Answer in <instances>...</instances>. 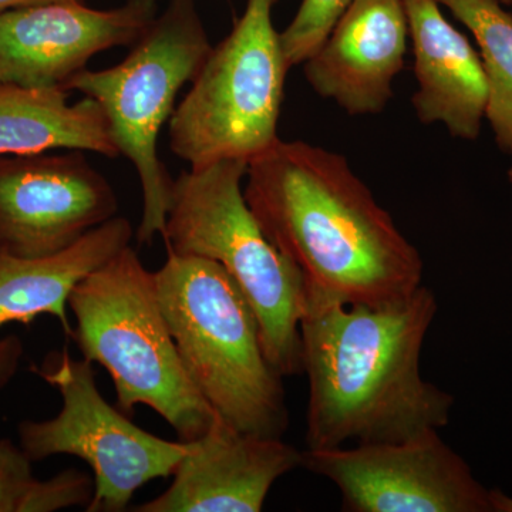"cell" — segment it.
<instances>
[{
    "instance_id": "cell-1",
    "label": "cell",
    "mask_w": 512,
    "mask_h": 512,
    "mask_svg": "<svg viewBox=\"0 0 512 512\" xmlns=\"http://www.w3.org/2000/svg\"><path fill=\"white\" fill-rule=\"evenodd\" d=\"M437 309L424 285L380 305L346 303L306 285L299 323L306 450L402 441L450 423L454 397L420 369Z\"/></svg>"
},
{
    "instance_id": "cell-2",
    "label": "cell",
    "mask_w": 512,
    "mask_h": 512,
    "mask_svg": "<svg viewBox=\"0 0 512 512\" xmlns=\"http://www.w3.org/2000/svg\"><path fill=\"white\" fill-rule=\"evenodd\" d=\"M244 195L306 285L366 305L423 285L420 252L340 154L279 138L249 161Z\"/></svg>"
},
{
    "instance_id": "cell-3",
    "label": "cell",
    "mask_w": 512,
    "mask_h": 512,
    "mask_svg": "<svg viewBox=\"0 0 512 512\" xmlns=\"http://www.w3.org/2000/svg\"><path fill=\"white\" fill-rule=\"evenodd\" d=\"M154 279L185 372L205 402L238 430L284 436V377L266 359L258 318L237 282L211 259L171 252Z\"/></svg>"
},
{
    "instance_id": "cell-4",
    "label": "cell",
    "mask_w": 512,
    "mask_h": 512,
    "mask_svg": "<svg viewBox=\"0 0 512 512\" xmlns=\"http://www.w3.org/2000/svg\"><path fill=\"white\" fill-rule=\"evenodd\" d=\"M69 309L83 359L107 370L121 412L150 407L183 441L210 429L215 412L185 372L154 272L131 245L74 286Z\"/></svg>"
},
{
    "instance_id": "cell-5",
    "label": "cell",
    "mask_w": 512,
    "mask_h": 512,
    "mask_svg": "<svg viewBox=\"0 0 512 512\" xmlns=\"http://www.w3.org/2000/svg\"><path fill=\"white\" fill-rule=\"evenodd\" d=\"M248 163L222 160L175 178L165 222L171 254L220 264L255 311L262 348L282 377L302 373V272L266 237L245 200Z\"/></svg>"
},
{
    "instance_id": "cell-6",
    "label": "cell",
    "mask_w": 512,
    "mask_h": 512,
    "mask_svg": "<svg viewBox=\"0 0 512 512\" xmlns=\"http://www.w3.org/2000/svg\"><path fill=\"white\" fill-rule=\"evenodd\" d=\"M212 46L197 0H168L130 53L116 66L83 70L66 86L99 104L120 156L136 168L143 191L140 247L164 237L173 178L158 156L161 128L178 93L194 82Z\"/></svg>"
},
{
    "instance_id": "cell-7",
    "label": "cell",
    "mask_w": 512,
    "mask_h": 512,
    "mask_svg": "<svg viewBox=\"0 0 512 512\" xmlns=\"http://www.w3.org/2000/svg\"><path fill=\"white\" fill-rule=\"evenodd\" d=\"M278 0H248L231 33L202 64L170 119V146L190 168L254 160L278 137L286 60L272 22Z\"/></svg>"
},
{
    "instance_id": "cell-8",
    "label": "cell",
    "mask_w": 512,
    "mask_h": 512,
    "mask_svg": "<svg viewBox=\"0 0 512 512\" xmlns=\"http://www.w3.org/2000/svg\"><path fill=\"white\" fill-rule=\"evenodd\" d=\"M37 375L62 396L53 419L19 424V446L33 461L79 457L92 468L94 495L87 512H123L131 498L156 478L173 477L190 441H170L141 429L97 389L92 362L69 350L53 353Z\"/></svg>"
},
{
    "instance_id": "cell-9",
    "label": "cell",
    "mask_w": 512,
    "mask_h": 512,
    "mask_svg": "<svg viewBox=\"0 0 512 512\" xmlns=\"http://www.w3.org/2000/svg\"><path fill=\"white\" fill-rule=\"evenodd\" d=\"M302 467L335 484L348 512H493L491 490L429 430L412 439L303 450Z\"/></svg>"
},
{
    "instance_id": "cell-10",
    "label": "cell",
    "mask_w": 512,
    "mask_h": 512,
    "mask_svg": "<svg viewBox=\"0 0 512 512\" xmlns=\"http://www.w3.org/2000/svg\"><path fill=\"white\" fill-rule=\"evenodd\" d=\"M119 201L83 151L0 157V251L40 258L117 217Z\"/></svg>"
},
{
    "instance_id": "cell-11",
    "label": "cell",
    "mask_w": 512,
    "mask_h": 512,
    "mask_svg": "<svg viewBox=\"0 0 512 512\" xmlns=\"http://www.w3.org/2000/svg\"><path fill=\"white\" fill-rule=\"evenodd\" d=\"M157 15L158 0H126L107 10L66 0L3 13L0 84L66 90L94 56L133 46Z\"/></svg>"
},
{
    "instance_id": "cell-12",
    "label": "cell",
    "mask_w": 512,
    "mask_h": 512,
    "mask_svg": "<svg viewBox=\"0 0 512 512\" xmlns=\"http://www.w3.org/2000/svg\"><path fill=\"white\" fill-rule=\"evenodd\" d=\"M303 451L282 437L245 433L215 414L190 448L173 483L136 512H259L279 478L302 467Z\"/></svg>"
},
{
    "instance_id": "cell-13",
    "label": "cell",
    "mask_w": 512,
    "mask_h": 512,
    "mask_svg": "<svg viewBox=\"0 0 512 512\" xmlns=\"http://www.w3.org/2000/svg\"><path fill=\"white\" fill-rule=\"evenodd\" d=\"M409 39L404 0H353L303 72L316 94L350 116L386 109Z\"/></svg>"
},
{
    "instance_id": "cell-14",
    "label": "cell",
    "mask_w": 512,
    "mask_h": 512,
    "mask_svg": "<svg viewBox=\"0 0 512 512\" xmlns=\"http://www.w3.org/2000/svg\"><path fill=\"white\" fill-rule=\"evenodd\" d=\"M133 237L130 221L114 217L57 254L20 258L0 251V329L13 322L28 325L37 316L50 315L59 320L67 338L73 339L67 308L74 286L128 247ZM22 352V342L15 336L0 339V389L15 375Z\"/></svg>"
},
{
    "instance_id": "cell-15",
    "label": "cell",
    "mask_w": 512,
    "mask_h": 512,
    "mask_svg": "<svg viewBox=\"0 0 512 512\" xmlns=\"http://www.w3.org/2000/svg\"><path fill=\"white\" fill-rule=\"evenodd\" d=\"M404 6L413 45L417 119L444 124L461 140H477L490 94L480 55L444 18L437 0H404Z\"/></svg>"
},
{
    "instance_id": "cell-16",
    "label": "cell",
    "mask_w": 512,
    "mask_h": 512,
    "mask_svg": "<svg viewBox=\"0 0 512 512\" xmlns=\"http://www.w3.org/2000/svg\"><path fill=\"white\" fill-rule=\"evenodd\" d=\"M53 87L0 84V157L83 151L120 156L99 104L90 97L70 103Z\"/></svg>"
},
{
    "instance_id": "cell-17",
    "label": "cell",
    "mask_w": 512,
    "mask_h": 512,
    "mask_svg": "<svg viewBox=\"0 0 512 512\" xmlns=\"http://www.w3.org/2000/svg\"><path fill=\"white\" fill-rule=\"evenodd\" d=\"M476 39L488 82L485 119L504 153H512V15L501 0H437Z\"/></svg>"
},
{
    "instance_id": "cell-18",
    "label": "cell",
    "mask_w": 512,
    "mask_h": 512,
    "mask_svg": "<svg viewBox=\"0 0 512 512\" xmlns=\"http://www.w3.org/2000/svg\"><path fill=\"white\" fill-rule=\"evenodd\" d=\"M353 0H302L295 18L281 33L289 67L303 64L325 42Z\"/></svg>"
},
{
    "instance_id": "cell-19",
    "label": "cell",
    "mask_w": 512,
    "mask_h": 512,
    "mask_svg": "<svg viewBox=\"0 0 512 512\" xmlns=\"http://www.w3.org/2000/svg\"><path fill=\"white\" fill-rule=\"evenodd\" d=\"M94 480L76 468L64 470L49 480H35L23 500L20 512H53L73 507H89Z\"/></svg>"
},
{
    "instance_id": "cell-20",
    "label": "cell",
    "mask_w": 512,
    "mask_h": 512,
    "mask_svg": "<svg viewBox=\"0 0 512 512\" xmlns=\"http://www.w3.org/2000/svg\"><path fill=\"white\" fill-rule=\"evenodd\" d=\"M32 464L22 447L0 439V512H20L36 480Z\"/></svg>"
},
{
    "instance_id": "cell-21",
    "label": "cell",
    "mask_w": 512,
    "mask_h": 512,
    "mask_svg": "<svg viewBox=\"0 0 512 512\" xmlns=\"http://www.w3.org/2000/svg\"><path fill=\"white\" fill-rule=\"evenodd\" d=\"M66 2V0H0V15L10 10L30 8V6L46 5V3ZM84 2V0H79Z\"/></svg>"
},
{
    "instance_id": "cell-22",
    "label": "cell",
    "mask_w": 512,
    "mask_h": 512,
    "mask_svg": "<svg viewBox=\"0 0 512 512\" xmlns=\"http://www.w3.org/2000/svg\"><path fill=\"white\" fill-rule=\"evenodd\" d=\"M511 156H512V153H511ZM508 180H510V184L512 187V164H511L510 170H508Z\"/></svg>"
},
{
    "instance_id": "cell-23",
    "label": "cell",
    "mask_w": 512,
    "mask_h": 512,
    "mask_svg": "<svg viewBox=\"0 0 512 512\" xmlns=\"http://www.w3.org/2000/svg\"><path fill=\"white\" fill-rule=\"evenodd\" d=\"M501 2H503L504 5H507V6H511L512 5V0H501Z\"/></svg>"
},
{
    "instance_id": "cell-24",
    "label": "cell",
    "mask_w": 512,
    "mask_h": 512,
    "mask_svg": "<svg viewBox=\"0 0 512 512\" xmlns=\"http://www.w3.org/2000/svg\"><path fill=\"white\" fill-rule=\"evenodd\" d=\"M228 2H229V0H228Z\"/></svg>"
}]
</instances>
